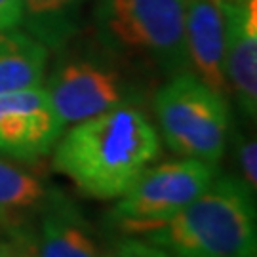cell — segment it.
Returning <instances> with one entry per match:
<instances>
[{"label": "cell", "instance_id": "6da1fadb", "mask_svg": "<svg viewBox=\"0 0 257 257\" xmlns=\"http://www.w3.org/2000/svg\"><path fill=\"white\" fill-rule=\"evenodd\" d=\"M160 156V138L145 112L124 103L65 128L54 170L95 200H116Z\"/></svg>", "mask_w": 257, "mask_h": 257}, {"label": "cell", "instance_id": "7a4b0ae2", "mask_svg": "<svg viewBox=\"0 0 257 257\" xmlns=\"http://www.w3.org/2000/svg\"><path fill=\"white\" fill-rule=\"evenodd\" d=\"M141 238L172 257H257V206L236 175H215L202 193Z\"/></svg>", "mask_w": 257, "mask_h": 257}, {"label": "cell", "instance_id": "3957f363", "mask_svg": "<svg viewBox=\"0 0 257 257\" xmlns=\"http://www.w3.org/2000/svg\"><path fill=\"white\" fill-rule=\"evenodd\" d=\"M160 136L175 155L217 166L230 138L229 97L194 73H177L155 95Z\"/></svg>", "mask_w": 257, "mask_h": 257}, {"label": "cell", "instance_id": "277c9868", "mask_svg": "<svg viewBox=\"0 0 257 257\" xmlns=\"http://www.w3.org/2000/svg\"><path fill=\"white\" fill-rule=\"evenodd\" d=\"M217 166L196 158L151 164L126 193L116 198L109 221L122 236H145L193 202L213 181Z\"/></svg>", "mask_w": 257, "mask_h": 257}, {"label": "cell", "instance_id": "5b68a950", "mask_svg": "<svg viewBox=\"0 0 257 257\" xmlns=\"http://www.w3.org/2000/svg\"><path fill=\"white\" fill-rule=\"evenodd\" d=\"M103 25L116 44L185 73V0H107Z\"/></svg>", "mask_w": 257, "mask_h": 257}, {"label": "cell", "instance_id": "8992f818", "mask_svg": "<svg viewBox=\"0 0 257 257\" xmlns=\"http://www.w3.org/2000/svg\"><path fill=\"white\" fill-rule=\"evenodd\" d=\"M44 90L65 128L128 103L120 74L88 59L57 65L44 80Z\"/></svg>", "mask_w": 257, "mask_h": 257}, {"label": "cell", "instance_id": "52a82bcc", "mask_svg": "<svg viewBox=\"0 0 257 257\" xmlns=\"http://www.w3.org/2000/svg\"><path fill=\"white\" fill-rule=\"evenodd\" d=\"M63 132L44 84L0 93V155L33 164L54 151Z\"/></svg>", "mask_w": 257, "mask_h": 257}, {"label": "cell", "instance_id": "ba28073f", "mask_svg": "<svg viewBox=\"0 0 257 257\" xmlns=\"http://www.w3.org/2000/svg\"><path fill=\"white\" fill-rule=\"evenodd\" d=\"M229 95L249 120L257 114V0H221Z\"/></svg>", "mask_w": 257, "mask_h": 257}, {"label": "cell", "instance_id": "9c48e42d", "mask_svg": "<svg viewBox=\"0 0 257 257\" xmlns=\"http://www.w3.org/2000/svg\"><path fill=\"white\" fill-rule=\"evenodd\" d=\"M185 42L193 73L229 97L221 0H185Z\"/></svg>", "mask_w": 257, "mask_h": 257}, {"label": "cell", "instance_id": "30bf717a", "mask_svg": "<svg viewBox=\"0 0 257 257\" xmlns=\"http://www.w3.org/2000/svg\"><path fill=\"white\" fill-rule=\"evenodd\" d=\"M37 219L40 257H101L90 221L61 191L50 189Z\"/></svg>", "mask_w": 257, "mask_h": 257}, {"label": "cell", "instance_id": "8fae6325", "mask_svg": "<svg viewBox=\"0 0 257 257\" xmlns=\"http://www.w3.org/2000/svg\"><path fill=\"white\" fill-rule=\"evenodd\" d=\"M48 48L18 29L0 33V93L42 86L46 80Z\"/></svg>", "mask_w": 257, "mask_h": 257}, {"label": "cell", "instance_id": "7c38bea8", "mask_svg": "<svg viewBox=\"0 0 257 257\" xmlns=\"http://www.w3.org/2000/svg\"><path fill=\"white\" fill-rule=\"evenodd\" d=\"M48 193L50 187L37 174L0 155V229L31 225Z\"/></svg>", "mask_w": 257, "mask_h": 257}, {"label": "cell", "instance_id": "4fadbf2b", "mask_svg": "<svg viewBox=\"0 0 257 257\" xmlns=\"http://www.w3.org/2000/svg\"><path fill=\"white\" fill-rule=\"evenodd\" d=\"M82 0H23V18L33 21V29L52 42L69 29V18Z\"/></svg>", "mask_w": 257, "mask_h": 257}, {"label": "cell", "instance_id": "5bb4252c", "mask_svg": "<svg viewBox=\"0 0 257 257\" xmlns=\"http://www.w3.org/2000/svg\"><path fill=\"white\" fill-rule=\"evenodd\" d=\"M232 145H234V160H236V170L242 183L248 187L251 193L257 191V141L251 136H246L242 132L232 134Z\"/></svg>", "mask_w": 257, "mask_h": 257}, {"label": "cell", "instance_id": "9a60e30c", "mask_svg": "<svg viewBox=\"0 0 257 257\" xmlns=\"http://www.w3.org/2000/svg\"><path fill=\"white\" fill-rule=\"evenodd\" d=\"M0 257H40L37 229L33 225L0 229Z\"/></svg>", "mask_w": 257, "mask_h": 257}, {"label": "cell", "instance_id": "2e32d148", "mask_svg": "<svg viewBox=\"0 0 257 257\" xmlns=\"http://www.w3.org/2000/svg\"><path fill=\"white\" fill-rule=\"evenodd\" d=\"M101 257H172L166 249L139 236H124L114 248L103 251Z\"/></svg>", "mask_w": 257, "mask_h": 257}, {"label": "cell", "instance_id": "e0dca14e", "mask_svg": "<svg viewBox=\"0 0 257 257\" xmlns=\"http://www.w3.org/2000/svg\"><path fill=\"white\" fill-rule=\"evenodd\" d=\"M23 21V0H0V33L18 29Z\"/></svg>", "mask_w": 257, "mask_h": 257}]
</instances>
